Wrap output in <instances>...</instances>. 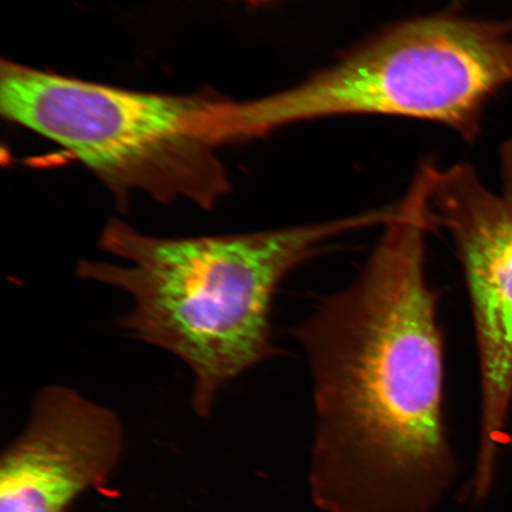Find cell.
I'll use <instances>...</instances> for the list:
<instances>
[{"label": "cell", "instance_id": "6da1fadb", "mask_svg": "<svg viewBox=\"0 0 512 512\" xmlns=\"http://www.w3.org/2000/svg\"><path fill=\"white\" fill-rule=\"evenodd\" d=\"M428 232L414 179L357 278L293 330L312 375L309 485L323 512H435L452 482Z\"/></svg>", "mask_w": 512, "mask_h": 512}, {"label": "cell", "instance_id": "7a4b0ae2", "mask_svg": "<svg viewBox=\"0 0 512 512\" xmlns=\"http://www.w3.org/2000/svg\"><path fill=\"white\" fill-rule=\"evenodd\" d=\"M394 215L389 207L310 226L206 236L147 235L113 219L99 247L126 264L85 259L76 275L132 299L118 324L188 367L192 409L208 418L222 389L278 354L271 306L286 275L336 236L384 226Z\"/></svg>", "mask_w": 512, "mask_h": 512}, {"label": "cell", "instance_id": "3957f363", "mask_svg": "<svg viewBox=\"0 0 512 512\" xmlns=\"http://www.w3.org/2000/svg\"><path fill=\"white\" fill-rule=\"evenodd\" d=\"M0 112L63 147L124 209L136 191L214 209L230 191L216 151L248 139L241 101L128 91L5 60Z\"/></svg>", "mask_w": 512, "mask_h": 512}, {"label": "cell", "instance_id": "277c9868", "mask_svg": "<svg viewBox=\"0 0 512 512\" xmlns=\"http://www.w3.org/2000/svg\"><path fill=\"white\" fill-rule=\"evenodd\" d=\"M511 25L456 15L401 22L297 87L252 101L259 136L337 115H395L471 142L486 101L512 83Z\"/></svg>", "mask_w": 512, "mask_h": 512}, {"label": "cell", "instance_id": "5b68a950", "mask_svg": "<svg viewBox=\"0 0 512 512\" xmlns=\"http://www.w3.org/2000/svg\"><path fill=\"white\" fill-rule=\"evenodd\" d=\"M503 189L492 192L467 164L426 162L427 222L446 230L469 288L482 382V433L476 483L494 477L499 435L512 399V143L504 147Z\"/></svg>", "mask_w": 512, "mask_h": 512}, {"label": "cell", "instance_id": "8992f818", "mask_svg": "<svg viewBox=\"0 0 512 512\" xmlns=\"http://www.w3.org/2000/svg\"><path fill=\"white\" fill-rule=\"evenodd\" d=\"M124 439L112 409L61 384L41 389L0 462V512H67L112 475Z\"/></svg>", "mask_w": 512, "mask_h": 512}, {"label": "cell", "instance_id": "52a82bcc", "mask_svg": "<svg viewBox=\"0 0 512 512\" xmlns=\"http://www.w3.org/2000/svg\"><path fill=\"white\" fill-rule=\"evenodd\" d=\"M247 2H251V3H266V2H270V0H247Z\"/></svg>", "mask_w": 512, "mask_h": 512}]
</instances>
